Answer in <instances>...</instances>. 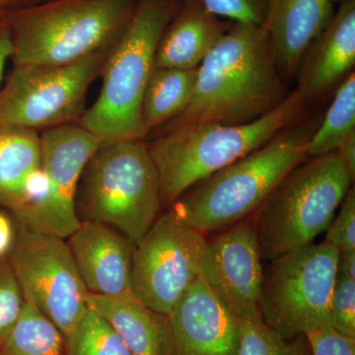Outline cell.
Segmentation results:
<instances>
[{
  "label": "cell",
  "mask_w": 355,
  "mask_h": 355,
  "mask_svg": "<svg viewBox=\"0 0 355 355\" xmlns=\"http://www.w3.org/2000/svg\"><path fill=\"white\" fill-rule=\"evenodd\" d=\"M355 132V76L352 71L340 83L328 111L321 119L307 146V157L336 150Z\"/></svg>",
  "instance_id": "24"
},
{
  "label": "cell",
  "mask_w": 355,
  "mask_h": 355,
  "mask_svg": "<svg viewBox=\"0 0 355 355\" xmlns=\"http://www.w3.org/2000/svg\"><path fill=\"white\" fill-rule=\"evenodd\" d=\"M25 299L8 260L0 261V345L19 319Z\"/></svg>",
  "instance_id": "28"
},
{
  "label": "cell",
  "mask_w": 355,
  "mask_h": 355,
  "mask_svg": "<svg viewBox=\"0 0 355 355\" xmlns=\"http://www.w3.org/2000/svg\"><path fill=\"white\" fill-rule=\"evenodd\" d=\"M330 0H268L263 27L282 77H296L311 43L335 15Z\"/></svg>",
  "instance_id": "16"
},
{
  "label": "cell",
  "mask_w": 355,
  "mask_h": 355,
  "mask_svg": "<svg viewBox=\"0 0 355 355\" xmlns=\"http://www.w3.org/2000/svg\"><path fill=\"white\" fill-rule=\"evenodd\" d=\"M9 212L18 225L64 240L80 225L77 214L67 211L58 202L41 166L26 178L19 198Z\"/></svg>",
  "instance_id": "20"
},
{
  "label": "cell",
  "mask_w": 355,
  "mask_h": 355,
  "mask_svg": "<svg viewBox=\"0 0 355 355\" xmlns=\"http://www.w3.org/2000/svg\"><path fill=\"white\" fill-rule=\"evenodd\" d=\"M111 49L73 64L14 65L0 91V123L39 132L78 123L88 89L101 76Z\"/></svg>",
  "instance_id": "9"
},
{
  "label": "cell",
  "mask_w": 355,
  "mask_h": 355,
  "mask_svg": "<svg viewBox=\"0 0 355 355\" xmlns=\"http://www.w3.org/2000/svg\"><path fill=\"white\" fill-rule=\"evenodd\" d=\"M182 0H139L127 29L103 65L101 91L78 121L100 144L144 140L141 104L166 26Z\"/></svg>",
  "instance_id": "5"
},
{
  "label": "cell",
  "mask_w": 355,
  "mask_h": 355,
  "mask_svg": "<svg viewBox=\"0 0 355 355\" xmlns=\"http://www.w3.org/2000/svg\"><path fill=\"white\" fill-rule=\"evenodd\" d=\"M329 324L355 338V279L338 272L329 307Z\"/></svg>",
  "instance_id": "27"
},
{
  "label": "cell",
  "mask_w": 355,
  "mask_h": 355,
  "mask_svg": "<svg viewBox=\"0 0 355 355\" xmlns=\"http://www.w3.org/2000/svg\"><path fill=\"white\" fill-rule=\"evenodd\" d=\"M65 355H132L108 322L90 309L64 336Z\"/></svg>",
  "instance_id": "25"
},
{
  "label": "cell",
  "mask_w": 355,
  "mask_h": 355,
  "mask_svg": "<svg viewBox=\"0 0 355 355\" xmlns=\"http://www.w3.org/2000/svg\"><path fill=\"white\" fill-rule=\"evenodd\" d=\"M354 180L336 150L292 169L251 217L263 261L308 246L326 232Z\"/></svg>",
  "instance_id": "6"
},
{
  "label": "cell",
  "mask_w": 355,
  "mask_h": 355,
  "mask_svg": "<svg viewBox=\"0 0 355 355\" xmlns=\"http://www.w3.org/2000/svg\"><path fill=\"white\" fill-rule=\"evenodd\" d=\"M46 1L50 0H7V4H8L7 9L24 8V7L38 6Z\"/></svg>",
  "instance_id": "36"
},
{
  "label": "cell",
  "mask_w": 355,
  "mask_h": 355,
  "mask_svg": "<svg viewBox=\"0 0 355 355\" xmlns=\"http://www.w3.org/2000/svg\"><path fill=\"white\" fill-rule=\"evenodd\" d=\"M308 106L294 90L279 107L251 123L203 121L163 130L147 144L157 169L162 205L174 203L198 182L266 146L303 120Z\"/></svg>",
  "instance_id": "3"
},
{
  "label": "cell",
  "mask_w": 355,
  "mask_h": 355,
  "mask_svg": "<svg viewBox=\"0 0 355 355\" xmlns=\"http://www.w3.org/2000/svg\"><path fill=\"white\" fill-rule=\"evenodd\" d=\"M0 355H65L64 336L34 304L26 301Z\"/></svg>",
  "instance_id": "23"
},
{
  "label": "cell",
  "mask_w": 355,
  "mask_h": 355,
  "mask_svg": "<svg viewBox=\"0 0 355 355\" xmlns=\"http://www.w3.org/2000/svg\"><path fill=\"white\" fill-rule=\"evenodd\" d=\"M88 307L108 322L132 355H170L169 318L146 307L139 299L89 293Z\"/></svg>",
  "instance_id": "19"
},
{
  "label": "cell",
  "mask_w": 355,
  "mask_h": 355,
  "mask_svg": "<svg viewBox=\"0 0 355 355\" xmlns=\"http://www.w3.org/2000/svg\"><path fill=\"white\" fill-rule=\"evenodd\" d=\"M17 225L8 260L23 296L64 334L88 309L89 292L67 243Z\"/></svg>",
  "instance_id": "11"
},
{
  "label": "cell",
  "mask_w": 355,
  "mask_h": 355,
  "mask_svg": "<svg viewBox=\"0 0 355 355\" xmlns=\"http://www.w3.org/2000/svg\"><path fill=\"white\" fill-rule=\"evenodd\" d=\"M230 25L210 13L202 0H182L159 40L154 69L198 67Z\"/></svg>",
  "instance_id": "17"
},
{
  "label": "cell",
  "mask_w": 355,
  "mask_h": 355,
  "mask_svg": "<svg viewBox=\"0 0 355 355\" xmlns=\"http://www.w3.org/2000/svg\"><path fill=\"white\" fill-rule=\"evenodd\" d=\"M263 26L232 22L198 65L193 97L163 130L188 123H251L289 95Z\"/></svg>",
  "instance_id": "1"
},
{
  "label": "cell",
  "mask_w": 355,
  "mask_h": 355,
  "mask_svg": "<svg viewBox=\"0 0 355 355\" xmlns=\"http://www.w3.org/2000/svg\"><path fill=\"white\" fill-rule=\"evenodd\" d=\"M354 64L355 0H347L340 3L330 24L306 50L295 90L309 105L342 83Z\"/></svg>",
  "instance_id": "15"
},
{
  "label": "cell",
  "mask_w": 355,
  "mask_h": 355,
  "mask_svg": "<svg viewBox=\"0 0 355 355\" xmlns=\"http://www.w3.org/2000/svg\"><path fill=\"white\" fill-rule=\"evenodd\" d=\"M8 8V4H7V0H0V14L3 12L4 10Z\"/></svg>",
  "instance_id": "37"
},
{
  "label": "cell",
  "mask_w": 355,
  "mask_h": 355,
  "mask_svg": "<svg viewBox=\"0 0 355 355\" xmlns=\"http://www.w3.org/2000/svg\"><path fill=\"white\" fill-rule=\"evenodd\" d=\"M17 225L12 216L0 210V261L8 258L16 239Z\"/></svg>",
  "instance_id": "32"
},
{
  "label": "cell",
  "mask_w": 355,
  "mask_h": 355,
  "mask_svg": "<svg viewBox=\"0 0 355 355\" xmlns=\"http://www.w3.org/2000/svg\"><path fill=\"white\" fill-rule=\"evenodd\" d=\"M340 250L326 241L270 261L263 270L261 317L282 338L306 336L329 324Z\"/></svg>",
  "instance_id": "8"
},
{
  "label": "cell",
  "mask_w": 355,
  "mask_h": 355,
  "mask_svg": "<svg viewBox=\"0 0 355 355\" xmlns=\"http://www.w3.org/2000/svg\"><path fill=\"white\" fill-rule=\"evenodd\" d=\"M338 272L355 279V249L340 251Z\"/></svg>",
  "instance_id": "35"
},
{
  "label": "cell",
  "mask_w": 355,
  "mask_h": 355,
  "mask_svg": "<svg viewBox=\"0 0 355 355\" xmlns=\"http://www.w3.org/2000/svg\"><path fill=\"white\" fill-rule=\"evenodd\" d=\"M207 240L174 209L157 217L135 247L132 286L142 304L169 316L184 292L200 277Z\"/></svg>",
  "instance_id": "10"
},
{
  "label": "cell",
  "mask_w": 355,
  "mask_h": 355,
  "mask_svg": "<svg viewBox=\"0 0 355 355\" xmlns=\"http://www.w3.org/2000/svg\"><path fill=\"white\" fill-rule=\"evenodd\" d=\"M74 203L79 221L106 224L137 246L162 207L157 169L144 140L100 144L84 168Z\"/></svg>",
  "instance_id": "7"
},
{
  "label": "cell",
  "mask_w": 355,
  "mask_h": 355,
  "mask_svg": "<svg viewBox=\"0 0 355 355\" xmlns=\"http://www.w3.org/2000/svg\"><path fill=\"white\" fill-rule=\"evenodd\" d=\"M352 178L355 177V132L349 135L336 148Z\"/></svg>",
  "instance_id": "34"
},
{
  "label": "cell",
  "mask_w": 355,
  "mask_h": 355,
  "mask_svg": "<svg viewBox=\"0 0 355 355\" xmlns=\"http://www.w3.org/2000/svg\"><path fill=\"white\" fill-rule=\"evenodd\" d=\"M139 0H50L6 9L14 65L73 64L110 50L127 29Z\"/></svg>",
  "instance_id": "4"
},
{
  "label": "cell",
  "mask_w": 355,
  "mask_h": 355,
  "mask_svg": "<svg viewBox=\"0 0 355 355\" xmlns=\"http://www.w3.org/2000/svg\"><path fill=\"white\" fill-rule=\"evenodd\" d=\"M263 270L250 218L207 242L200 277L233 316L239 321L254 320L261 318Z\"/></svg>",
  "instance_id": "12"
},
{
  "label": "cell",
  "mask_w": 355,
  "mask_h": 355,
  "mask_svg": "<svg viewBox=\"0 0 355 355\" xmlns=\"http://www.w3.org/2000/svg\"><path fill=\"white\" fill-rule=\"evenodd\" d=\"M100 146L99 140L78 123H65L40 135L41 167L53 193L67 211H76V195L89 159Z\"/></svg>",
  "instance_id": "18"
},
{
  "label": "cell",
  "mask_w": 355,
  "mask_h": 355,
  "mask_svg": "<svg viewBox=\"0 0 355 355\" xmlns=\"http://www.w3.org/2000/svg\"><path fill=\"white\" fill-rule=\"evenodd\" d=\"M168 318L170 355L239 354V320L200 277L187 289Z\"/></svg>",
  "instance_id": "13"
},
{
  "label": "cell",
  "mask_w": 355,
  "mask_h": 355,
  "mask_svg": "<svg viewBox=\"0 0 355 355\" xmlns=\"http://www.w3.org/2000/svg\"><path fill=\"white\" fill-rule=\"evenodd\" d=\"M40 166L39 132L0 123V207L13 209L26 178Z\"/></svg>",
  "instance_id": "22"
},
{
  "label": "cell",
  "mask_w": 355,
  "mask_h": 355,
  "mask_svg": "<svg viewBox=\"0 0 355 355\" xmlns=\"http://www.w3.org/2000/svg\"><path fill=\"white\" fill-rule=\"evenodd\" d=\"M321 119L305 116L266 146L198 182L172 209L205 234L248 219L277 184L308 158V142Z\"/></svg>",
  "instance_id": "2"
},
{
  "label": "cell",
  "mask_w": 355,
  "mask_h": 355,
  "mask_svg": "<svg viewBox=\"0 0 355 355\" xmlns=\"http://www.w3.org/2000/svg\"><path fill=\"white\" fill-rule=\"evenodd\" d=\"M203 6L217 17L233 22L263 26L268 0H202Z\"/></svg>",
  "instance_id": "29"
},
{
  "label": "cell",
  "mask_w": 355,
  "mask_h": 355,
  "mask_svg": "<svg viewBox=\"0 0 355 355\" xmlns=\"http://www.w3.org/2000/svg\"><path fill=\"white\" fill-rule=\"evenodd\" d=\"M338 216L326 230V241L343 250L355 249V191L350 189L343 200Z\"/></svg>",
  "instance_id": "30"
},
{
  "label": "cell",
  "mask_w": 355,
  "mask_h": 355,
  "mask_svg": "<svg viewBox=\"0 0 355 355\" xmlns=\"http://www.w3.org/2000/svg\"><path fill=\"white\" fill-rule=\"evenodd\" d=\"M238 355H312L307 336L286 338L263 323L261 318L239 323Z\"/></svg>",
  "instance_id": "26"
},
{
  "label": "cell",
  "mask_w": 355,
  "mask_h": 355,
  "mask_svg": "<svg viewBox=\"0 0 355 355\" xmlns=\"http://www.w3.org/2000/svg\"><path fill=\"white\" fill-rule=\"evenodd\" d=\"M12 53L13 44L11 33L9 31L8 26L0 17V83H1L7 60L12 57Z\"/></svg>",
  "instance_id": "33"
},
{
  "label": "cell",
  "mask_w": 355,
  "mask_h": 355,
  "mask_svg": "<svg viewBox=\"0 0 355 355\" xmlns=\"http://www.w3.org/2000/svg\"><path fill=\"white\" fill-rule=\"evenodd\" d=\"M306 336L312 355H355V338L338 333L329 324Z\"/></svg>",
  "instance_id": "31"
},
{
  "label": "cell",
  "mask_w": 355,
  "mask_h": 355,
  "mask_svg": "<svg viewBox=\"0 0 355 355\" xmlns=\"http://www.w3.org/2000/svg\"><path fill=\"white\" fill-rule=\"evenodd\" d=\"M331 3H335V2H338V3H342V2L347 1V0H330Z\"/></svg>",
  "instance_id": "38"
},
{
  "label": "cell",
  "mask_w": 355,
  "mask_h": 355,
  "mask_svg": "<svg viewBox=\"0 0 355 355\" xmlns=\"http://www.w3.org/2000/svg\"><path fill=\"white\" fill-rule=\"evenodd\" d=\"M67 243L89 293L137 298L132 286L135 246L125 236L106 224L83 221Z\"/></svg>",
  "instance_id": "14"
},
{
  "label": "cell",
  "mask_w": 355,
  "mask_h": 355,
  "mask_svg": "<svg viewBox=\"0 0 355 355\" xmlns=\"http://www.w3.org/2000/svg\"><path fill=\"white\" fill-rule=\"evenodd\" d=\"M198 67L154 69L144 90L141 121L146 135L164 127L188 106L195 90Z\"/></svg>",
  "instance_id": "21"
}]
</instances>
